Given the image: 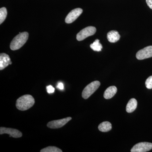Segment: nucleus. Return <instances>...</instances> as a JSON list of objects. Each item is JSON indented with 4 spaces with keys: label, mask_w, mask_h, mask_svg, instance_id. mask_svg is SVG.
<instances>
[{
    "label": "nucleus",
    "mask_w": 152,
    "mask_h": 152,
    "mask_svg": "<svg viewBox=\"0 0 152 152\" xmlns=\"http://www.w3.org/2000/svg\"><path fill=\"white\" fill-rule=\"evenodd\" d=\"M145 86L147 88L149 89L152 88V76H150L147 79L145 82Z\"/></svg>",
    "instance_id": "nucleus-18"
},
{
    "label": "nucleus",
    "mask_w": 152,
    "mask_h": 152,
    "mask_svg": "<svg viewBox=\"0 0 152 152\" xmlns=\"http://www.w3.org/2000/svg\"><path fill=\"white\" fill-rule=\"evenodd\" d=\"M117 92V88L115 86L109 87L105 91L104 95V98L107 99H111L115 96Z\"/></svg>",
    "instance_id": "nucleus-12"
},
{
    "label": "nucleus",
    "mask_w": 152,
    "mask_h": 152,
    "mask_svg": "<svg viewBox=\"0 0 152 152\" xmlns=\"http://www.w3.org/2000/svg\"><path fill=\"white\" fill-rule=\"evenodd\" d=\"M35 103V100L32 96L25 95L18 99L16 106L18 110L26 111L32 107Z\"/></svg>",
    "instance_id": "nucleus-1"
},
{
    "label": "nucleus",
    "mask_w": 152,
    "mask_h": 152,
    "mask_svg": "<svg viewBox=\"0 0 152 152\" xmlns=\"http://www.w3.org/2000/svg\"><path fill=\"white\" fill-rule=\"evenodd\" d=\"M98 129L101 132H109L111 130V124L108 121L104 122L100 124L98 127Z\"/></svg>",
    "instance_id": "nucleus-14"
},
{
    "label": "nucleus",
    "mask_w": 152,
    "mask_h": 152,
    "mask_svg": "<svg viewBox=\"0 0 152 152\" xmlns=\"http://www.w3.org/2000/svg\"><path fill=\"white\" fill-rule=\"evenodd\" d=\"M107 38L110 42L115 43L119 40L121 36L117 31H111L108 33Z\"/></svg>",
    "instance_id": "nucleus-11"
},
{
    "label": "nucleus",
    "mask_w": 152,
    "mask_h": 152,
    "mask_svg": "<svg viewBox=\"0 0 152 152\" xmlns=\"http://www.w3.org/2000/svg\"><path fill=\"white\" fill-rule=\"evenodd\" d=\"M71 117H67L62 119L55 120L48 123L47 126L52 129H57L64 126V125L72 120Z\"/></svg>",
    "instance_id": "nucleus-6"
},
{
    "label": "nucleus",
    "mask_w": 152,
    "mask_h": 152,
    "mask_svg": "<svg viewBox=\"0 0 152 152\" xmlns=\"http://www.w3.org/2000/svg\"><path fill=\"white\" fill-rule=\"evenodd\" d=\"M152 149V143L142 142L136 144L132 148L131 151L132 152H146L149 151Z\"/></svg>",
    "instance_id": "nucleus-5"
},
{
    "label": "nucleus",
    "mask_w": 152,
    "mask_h": 152,
    "mask_svg": "<svg viewBox=\"0 0 152 152\" xmlns=\"http://www.w3.org/2000/svg\"><path fill=\"white\" fill-rule=\"evenodd\" d=\"M152 57V46H149L140 50L136 54V58L140 60Z\"/></svg>",
    "instance_id": "nucleus-7"
},
{
    "label": "nucleus",
    "mask_w": 152,
    "mask_h": 152,
    "mask_svg": "<svg viewBox=\"0 0 152 152\" xmlns=\"http://www.w3.org/2000/svg\"><path fill=\"white\" fill-rule=\"evenodd\" d=\"M96 31V29L94 27H87L78 33L77 35V40L79 41L83 40L88 37L94 35Z\"/></svg>",
    "instance_id": "nucleus-4"
},
{
    "label": "nucleus",
    "mask_w": 152,
    "mask_h": 152,
    "mask_svg": "<svg viewBox=\"0 0 152 152\" xmlns=\"http://www.w3.org/2000/svg\"><path fill=\"white\" fill-rule=\"evenodd\" d=\"M101 83L98 81L92 82L85 88L82 93V97L83 99H88L98 89Z\"/></svg>",
    "instance_id": "nucleus-3"
},
{
    "label": "nucleus",
    "mask_w": 152,
    "mask_h": 152,
    "mask_svg": "<svg viewBox=\"0 0 152 152\" xmlns=\"http://www.w3.org/2000/svg\"><path fill=\"white\" fill-rule=\"evenodd\" d=\"M28 34L27 32L20 33L19 34L16 36L11 42L10 48L12 50H16L20 48L26 42Z\"/></svg>",
    "instance_id": "nucleus-2"
},
{
    "label": "nucleus",
    "mask_w": 152,
    "mask_h": 152,
    "mask_svg": "<svg viewBox=\"0 0 152 152\" xmlns=\"http://www.w3.org/2000/svg\"><path fill=\"white\" fill-rule=\"evenodd\" d=\"M12 64L9 55L4 53L0 54V70H2L7 67L9 65Z\"/></svg>",
    "instance_id": "nucleus-10"
},
{
    "label": "nucleus",
    "mask_w": 152,
    "mask_h": 152,
    "mask_svg": "<svg viewBox=\"0 0 152 152\" xmlns=\"http://www.w3.org/2000/svg\"><path fill=\"white\" fill-rule=\"evenodd\" d=\"M137 106V102L135 99H132L127 104L126 110L128 113H132L136 110Z\"/></svg>",
    "instance_id": "nucleus-13"
},
{
    "label": "nucleus",
    "mask_w": 152,
    "mask_h": 152,
    "mask_svg": "<svg viewBox=\"0 0 152 152\" xmlns=\"http://www.w3.org/2000/svg\"><path fill=\"white\" fill-rule=\"evenodd\" d=\"M57 88L59 89L62 90L64 89V86L63 83H58V85H57Z\"/></svg>",
    "instance_id": "nucleus-21"
},
{
    "label": "nucleus",
    "mask_w": 152,
    "mask_h": 152,
    "mask_svg": "<svg viewBox=\"0 0 152 152\" xmlns=\"http://www.w3.org/2000/svg\"><path fill=\"white\" fill-rule=\"evenodd\" d=\"M55 88L52 86H49L47 87V92L48 94H52L55 91Z\"/></svg>",
    "instance_id": "nucleus-19"
},
{
    "label": "nucleus",
    "mask_w": 152,
    "mask_h": 152,
    "mask_svg": "<svg viewBox=\"0 0 152 152\" xmlns=\"http://www.w3.org/2000/svg\"><path fill=\"white\" fill-rule=\"evenodd\" d=\"M7 15V9L5 7L1 8L0 9V24H1L5 20Z\"/></svg>",
    "instance_id": "nucleus-16"
},
{
    "label": "nucleus",
    "mask_w": 152,
    "mask_h": 152,
    "mask_svg": "<svg viewBox=\"0 0 152 152\" xmlns=\"http://www.w3.org/2000/svg\"><path fill=\"white\" fill-rule=\"evenodd\" d=\"M41 152H62V151L54 146H49L41 150Z\"/></svg>",
    "instance_id": "nucleus-17"
},
{
    "label": "nucleus",
    "mask_w": 152,
    "mask_h": 152,
    "mask_svg": "<svg viewBox=\"0 0 152 152\" xmlns=\"http://www.w3.org/2000/svg\"><path fill=\"white\" fill-rule=\"evenodd\" d=\"M0 134H8L10 137H12L15 138H20L23 136V134L20 131L16 129H11L1 127L0 128Z\"/></svg>",
    "instance_id": "nucleus-8"
},
{
    "label": "nucleus",
    "mask_w": 152,
    "mask_h": 152,
    "mask_svg": "<svg viewBox=\"0 0 152 152\" xmlns=\"http://www.w3.org/2000/svg\"><path fill=\"white\" fill-rule=\"evenodd\" d=\"M146 2L150 8L152 10V0H146Z\"/></svg>",
    "instance_id": "nucleus-20"
},
{
    "label": "nucleus",
    "mask_w": 152,
    "mask_h": 152,
    "mask_svg": "<svg viewBox=\"0 0 152 152\" xmlns=\"http://www.w3.org/2000/svg\"><path fill=\"white\" fill-rule=\"evenodd\" d=\"M100 41L97 39L93 43L90 45V47L95 51L100 52L102 51L103 47L102 44L100 43Z\"/></svg>",
    "instance_id": "nucleus-15"
},
{
    "label": "nucleus",
    "mask_w": 152,
    "mask_h": 152,
    "mask_svg": "<svg viewBox=\"0 0 152 152\" xmlns=\"http://www.w3.org/2000/svg\"><path fill=\"white\" fill-rule=\"evenodd\" d=\"M83 10L81 8H76L71 11L65 19L66 23L69 24L75 21L83 13Z\"/></svg>",
    "instance_id": "nucleus-9"
}]
</instances>
